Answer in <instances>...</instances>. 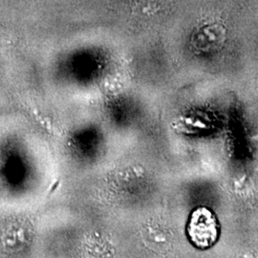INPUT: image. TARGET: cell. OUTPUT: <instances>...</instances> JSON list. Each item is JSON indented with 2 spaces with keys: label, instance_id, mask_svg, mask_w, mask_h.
Listing matches in <instances>:
<instances>
[{
  "label": "cell",
  "instance_id": "6da1fadb",
  "mask_svg": "<svg viewBox=\"0 0 258 258\" xmlns=\"http://www.w3.org/2000/svg\"><path fill=\"white\" fill-rule=\"evenodd\" d=\"M187 232L196 247L206 249L216 242L218 225L212 212L205 208H200L192 213Z\"/></svg>",
  "mask_w": 258,
  "mask_h": 258
}]
</instances>
